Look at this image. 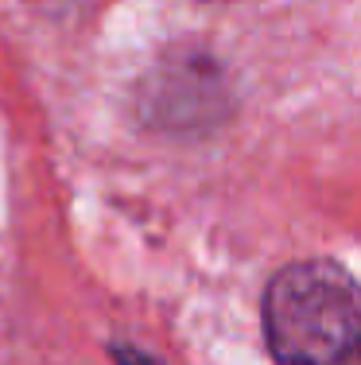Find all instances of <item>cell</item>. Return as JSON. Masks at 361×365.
<instances>
[{
    "label": "cell",
    "instance_id": "cell-1",
    "mask_svg": "<svg viewBox=\"0 0 361 365\" xmlns=\"http://www.w3.org/2000/svg\"><path fill=\"white\" fill-rule=\"evenodd\" d=\"M264 334L280 365H338L361 350V284L334 260H299L272 276Z\"/></svg>",
    "mask_w": 361,
    "mask_h": 365
},
{
    "label": "cell",
    "instance_id": "cell-2",
    "mask_svg": "<svg viewBox=\"0 0 361 365\" xmlns=\"http://www.w3.org/2000/svg\"><path fill=\"white\" fill-rule=\"evenodd\" d=\"M234 106V90L218 58L202 51H179L167 55L140 86V113L152 128L163 133H210L226 120Z\"/></svg>",
    "mask_w": 361,
    "mask_h": 365
},
{
    "label": "cell",
    "instance_id": "cell-3",
    "mask_svg": "<svg viewBox=\"0 0 361 365\" xmlns=\"http://www.w3.org/2000/svg\"><path fill=\"white\" fill-rule=\"evenodd\" d=\"M113 361L117 365H163V361L152 358V354L136 350V346H113Z\"/></svg>",
    "mask_w": 361,
    "mask_h": 365
},
{
    "label": "cell",
    "instance_id": "cell-4",
    "mask_svg": "<svg viewBox=\"0 0 361 365\" xmlns=\"http://www.w3.org/2000/svg\"><path fill=\"white\" fill-rule=\"evenodd\" d=\"M338 365H361V350H357V354H350V358H346V361H338Z\"/></svg>",
    "mask_w": 361,
    "mask_h": 365
}]
</instances>
